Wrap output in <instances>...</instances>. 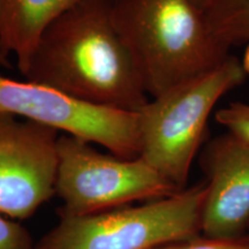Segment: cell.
<instances>
[{
    "label": "cell",
    "instance_id": "obj_1",
    "mask_svg": "<svg viewBox=\"0 0 249 249\" xmlns=\"http://www.w3.org/2000/svg\"><path fill=\"white\" fill-rule=\"evenodd\" d=\"M24 79L87 104L138 113L149 102L110 0H80L48 28Z\"/></svg>",
    "mask_w": 249,
    "mask_h": 249
},
{
    "label": "cell",
    "instance_id": "obj_2",
    "mask_svg": "<svg viewBox=\"0 0 249 249\" xmlns=\"http://www.w3.org/2000/svg\"><path fill=\"white\" fill-rule=\"evenodd\" d=\"M117 30L151 98L223 64L230 48L192 0H110Z\"/></svg>",
    "mask_w": 249,
    "mask_h": 249
},
{
    "label": "cell",
    "instance_id": "obj_3",
    "mask_svg": "<svg viewBox=\"0 0 249 249\" xmlns=\"http://www.w3.org/2000/svg\"><path fill=\"white\" fill-rule=\"evenodd\" d=\"M246 75L242 62L230 55L214 70L149 101L138 112L139 157L185 189L211 111Z\"/></svg>",
    "mask_w": 249,
    "mask_h": 249
},
{
    "label": "cell",
    "instance_id": "obj_4",
    "mask_svg": "<svg viewBox=\"0 0 249 249\" xmlns=\"http://www.w3.org/2000/svg\"><path fill=\"white\" fill-rule=\"evenodd\" d=\"M207 183L147 203L62 216L35 249H154L201 234Z\"/></svg>",
    "mask_w": 249,
    "mask_h": 249
},
{
    "label": "cell",
    "instance_id": "obj_5",
    "mask_svg": "<svg viewBox=\"0 0 249 249\" xmlns=\"http://www.w3.org/2000/svg\"><path fill=\"white\" fill-rule=\"evenodd\" d=\"M179 192L142 158L102 154L92 143L60 134L55 194L62 216H86Z\"/></svg>",
    "mask_w": 249,
    "mask_h": 249
},
{
    "label": "cell",
    "instance_id": "obj_6",
    "mask_svg": "<svg viewBox=\"0 0 249 249\" xmlns=\"http://www.w3.org/2000/svg\"><path fill=\"white\" fill-rule=\"evenodd\" d=\"M0 113L99 144L124 160L140 156L138 113L87 104L35 81L0 73Z\"/></svg>",
    "mask_w": 249,
    "mask_h": 249
},
{
    "label": "cell",
    "instance_id": "obj_7",
    "mask_svg": "<svg viewBox=\"0 0 249 249\" xmlns=\"http://www.w3.org/2000/svg\"><path fill=\"white\" fill-rule=\"evenodd\" d=\"M59 136L48 126L0 113V213L27 219L55 195Z\"/></svg>",
    "mask_w": 249,
    "mask_h": 249
},
{
    "label": "cell",
    "instance_id": "obj_8",
    "mask_svg": "<svg viewBox=\"0 0 249 249\" xmlns=\"http://www.w3.org/2000/svg\"><path fill=\"white\" fill-rule=\"evenodd\" d=\"M201 165L207 176V193L201 213L205 238H242L249 227V145L232 134L205 145Z\"/></svg>",
    "mask_w": 249,
    "mask_h": 249
},
{
    "label": "cell",
    "instance_id": "obj_9",
    "mask_svg": "<svg viewBox=\"0 0 249 249\" xmlns=\"http://www.w3.org/2000/svg\"><path fill=\"white\" fill-rule=\"evenodd\" d=\"M80 0H0V49L21 75L52 23Z\"/></svg>",
    "mask_w": 249,
    "mask_h": 249
},
{
    "label": "cell",
    "instance_id": "obj_10",
    "mask_svg": "<svg viewBox=\"0 0 249 249\" xmlns=\"http://www.w3.org/2000/svg\"><path fill=\"white\" fill-rule=\"evenodd\" d=\"M213 33L224 44H249V0H214L205 11Z\"/></svg>",
    "mask_w": 249,
    "mask_h": 249
},
{
    "label": "cell",
    "instance_id": "obj_11",
    "mask_svg": "<svg viewBox=\"0 0 249 249\" xmlns=\"http://www.w3.org/2000/svg\"><path fill=\"white\" fill-rule=\"evenodd\" d=\"M216 120L227 128L230 134L249 145V104L231 103L217 112Z\"/></svg>",
    "mask_w": 249,
    "mask_h": 249
},
{
    "label": "cell",
    "instance_id": "obj_12",
    "mask_svg": "<svg viewBox=\"0 0 249 249\" xmlns=\"http://www.w3.org/2000/svg\"><path fill=\"white\" fill-rule=\"evenodd\" d=\"M0 249H35L27 229L0 213Z\"/></svg>",
    "mask_w": 249,
    "mask_h": 249
},
{
    "label": "cell",
    "instance_id": "obj_13",
    "mask_svg": "<svg viewBox=\"0 0 249 249\" xmlns=\"http://www.w3.org/2000/svg\"><path fill=\"white\" fill-rule=\"evenodd\" d=\"M154 249H249V238L246 235L232 240H222L197 236L191 240L174 242Z\"/></svg>",
    "mask_w": 249,
    "mask_h": 249
},
{
    "label": "cell",
    "instance_id": "obj_14",
    "mask_svg": "<svg viewBox=\"0 0 249 249\" xmlns=\"http://www.w3.org/2000/svg\"><path fill=\"white\" fill-rule=\"evenodd\" d=\"M192 1L194 2L197 7H200L201 9H203V11L205 12L211 5L213 4L214 0H192Z\"/></svg>",
    "mask_w": 249,
    "mask_h": 249
},
{
    "label": "cell",
    "instance_id": "obj_15",
    "mask_svg": "<svg viewBox=\"0 0 249 249\" xmlns=\"http://www.w3.org/2000/svg\"><path fill=\"white\" fill-rule=\"evenodd\" d=\"M11 59L8 57H6L4 54V52L1 51V49H0V67L1 68H11Z\"/></svg>",
    "mask_w": 249,
    "mask_h": 249
},
{
    "label": "cell",
    "instance_id": "obj_16",
    "mask_svg": "<svg viewBox=\"0 0 249 249\" xmlns=\"http://www.w3.org/2000/svg\"><path fill=\"white\" fill-rule=\"evenodd\" d=\"M241 62H242V67H244L246 74H248L249 75V44L247 45V48H246L244 59H242Z\"/></svg>",
    "mask_w": 249,
    "mask_h": 249
},
{
    "label": "cell",
    "instance_id": "obj_17",
    "mask_svg": "<svg viewBox=\"0 0 249 249\" xmlns=\"http://www.w3.org/2000/svg\"><path fill=\"white\" fill-rule=\"evenodd\" d=\"M247 236H248V238H249V233H248V234H247Z\"/></svg>",
    "mask_w": 249,
    "mask_h": 249
}]
</instances>
